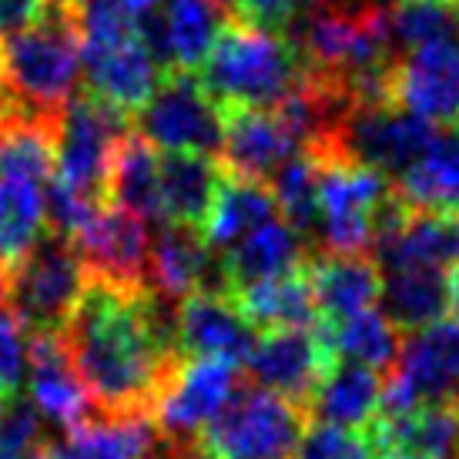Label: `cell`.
Listing matches in <instances>:
<instances>
[{"mask_svg":"<svg viewBox=\"0 0 459 459\" xmlns=\"http://www.w3.org/2000/svg\"><path fill=\"white\" fill-rule=\"evenodd\" d=\"M366 436L376 459H449L459 453V403L379 412Z\"/></svg>","mask_w":459,"mask_h":459,"instance_id":"obj_20","label":"cell"},{"mask_svg":"<svg viewBox=\"0 0 459 459\" xmlns=\"http://www.w3.org/2000/svg\"><path fill=\"white\" fill-rule=\"evenodd\" d=\"M51 446L48 420L21 393L0 395V459H38Z\"/></svg>","mask_w":459,"mask_h":459,"instance_id":"obj_35","label":"cell"},{"mask_svg":"<svg viewBox=\"0 0 459 459\" xmlns=\"http://www.w3.org/2000/svg\"><path fill=\"white\" fill-rule=\"evenodd\" d=\"M433 131L436 125L409 115L393 101H352L329 131V138L316 148H329L395 181L420 158Z\"/></svg>","mask_w":459,"mask_h":459,"instance_id":"obj_10","label":"cell"},{"mask_svg":"<svg viewBox=\"0 0 459 459\" xmlns=\"http://www.w3.org/2000/svg\"><path fill=\"white\" fill-rule=\"evenodd\" d=\"M38 459H77V456H74V453H71V449H65V446H54V443H51V446L44 449V453H40Z\"/></svg>","mask_w":459,"mask_h":459,"instance_id":"obj_42","label":"cell"},{"mask_svg":"<svg viewBox=\"0 0 459 459\" xmlns=\"http://www.w3.org/2000/svg\"><path fill=\"white\" fill-rule=\"evenodd\" d=\"M449 279L443 268H395L383 272L379 312L399 332H420L433 322L446 319Z\"/></svg>","mask_w":459,"mask_h":459,"instance_id":"obj_27","label":"cell"},{"mask_svg":"<svg viewBox=\"0 0 459 459\" xmlns=\"http://www.w3.org/2000/svg\"><path fill=\"white\" fill-rule=\"evenodd\" d=\"M27 376V335L7 308H0V395L17 393Z\"/></svg>","mask_w":459,"mask_h":459,"instance_id":"obj_38","label":"cell"},{"mask_svg":"<svg viewBox=\"0 0 459 459\" xmlns=\"http://www.w3.org/2000/svg\"><path fill=\"white\" fill-rule=\"evenodd\" d=\"M308 281L322 325H335L369 312L383 292V272L372 255H312Z\"/></svg>","mask_w":459,"mask_h":459,"instance_id":"obj_24","label":"cell"},{"mask_svg":"<svg viewBox=\"0 0 459 459\" xmlns=\"http://www.w3.org/2000/svg\"><path fill=\"white\" fill-rule=\"evenodd\" d=\"M161 154V152H158ZM225 168L208 154H161L158 158V195H161V225L204 229L212 215Z\"/></svg>","mask_w":459,"mask_h":459,"instance_id":"obj_25","label":"cell"},{"mask_svg":"<svg viewBox=\"0 0 459 459\" xmlns=\"http://www.w3.org/2000/svg\"><path fill=\"white\" fill-rule=\"evenodd\" d=\"M395 51H412L433 40L459 38L456 0H395L389 7Z\"/></svg>","mask_w":459,"mask_h":459,"instance_id":"obj_34","label":"cell"},{"mask_svg":"<svg viewBox=\"0 0 459 459\" xmlns=\"http://www.w3.org/2000/svg\"><path fill=\"white\" fill-rule=\"evenodd\" d=\"M88 285L77 245L48 229L38 245L4 268V295L24 335H61Z\"/></svg>","mask_w":459,"mask_h":459,"instance_id":"obj_6","label":"cell"},{"mask_svg":"<svg viewBox=\"0 0 459 459\" xmlns=\"http://www.w3.org/2000/svg\"><path fill=\"white\" fill-rule=\"evenodd\" d=\"M225 138H221V168L235 178L262 181L279 171L292 154L306 152L289 117L279 108H221Z\"/></svg>","mask_w":459,"mask_h":459,"instance_id":"obj_16","label":"cell"},{"mask_svg":"<svg viewBox=\"0 0 459 459\" xmlns=\"http://www.w3.org/2000/svg\"><path fill=\"white\" fill-rule=\"evenodd\" d=\"M231 299L258 332L308 329L312 322L319 319L312 281H308V262L302 268L289 272V275L248 285V289L235 292Z\"/></svg>","mask_w":459,"mask_h":459,"instance_id":"obj_28","label":"cell"},{"mask_svg":"<svg viewBox=\"0 0 459 459\" xmlns=\"http://www.w3.org/2000/svg\"><path fill=\"white\" fill-rule=\"evenodd\" d=\"M48 229V185L30 178H0V268L30 252Z\"/></svg>","mask_w":459,"mask_h":459,"instance_id":"obj_31","label":"cell"},{"mask_svg":"<svg viewBox=\"0 0 459 459\" xmlns=\"http://www.w3.org/2000/svg\"><path fill=\"white\" fill-rule=\"evenodd\" d=\"M225 4H229L231 21H242V24H252L258 30L289 38L308 0H225Z\"/></svg>","mask_w":459,"mask_h":459,"instance_id":"obj_37","label":"cell"},{"mask_svg":"<svg viewBox=\"0 0 459 459\" xmlns=\"http://www.w3.org/2000/svg\"><path fill=\"white\" fill-rule=\"evenodd\" d=\"M268 192L279 204V215L299 229L312 245V231L319 221V165L316 154L299 152L268 178Z\"/></svg>","mask_w":459,"mask_h":459,"instance_id":"obj_33","label":"cell"},{"mask_svg":"<svg viewBox=\"0 0 459 459\" xmlns=\"http://www.w3.org/2000/svg\"><path fill=\"white\" fill-rule=\"evenodd\" d=\"M306 65L292 38L229 21L202 65V84L221 108H279L302 88Z\"/></svg>","mask_w":459,"mask_h":459,"instance_id":"obj_3","label":"cell"},{"mask_svg":"<svg viewBox=\"0 0 459 459\" xmlns=\"http://www.w3.org/2000/svg\"><path fill=\"white\" fill-rule=\"evenodd\" d=\"M389 98L429 125L459 121V38L403 51L389 77Z\"/></svg>","mask_w":459,"mask_h":459,"instance_id":"obj_14","label":"cell"},{"mask_svg":"<svg viewBox=\"0 0 459 459\" xmlns=\"http://www.w3.org/2000/svg\"><path fill=\"white\" fill-rule=\"evenodd\" d=\"M292 459H376V453L366 433L316 422L312 429H306Z\"/></svg>","mask_w":459,"mask_h":459,"instance_id":"obj_36","label":"cell"},{"mask_svg":"<svg viewBox=\"0 0 459 459\" xmlns=\"http://www.w3.org/2000/svg\"><path fill=\"white\" fill-rule=\"evenodd\" d=\"M148 289L168 299H188L195 292L229 295L221 255L204 242V235L188 225H161L152 238L148 255Z\"/></svg>","mask_w":459,"mask_h":459,"instance_id":"obj_17","label":"cell"},{"mask_svg":"<svg viewBox=\"0 0 459 459\" xmlns=\"http://www.w3.org/2000/svg\"><path fill=\"white\" fill-rule=\"evenodd\" d=\"M71 242L91 279H104L125 289H148V255L152 231L148 221L121 204H104Z\"/></svg>","mask_w":459,"mask_h":459,"instance_id":"obj_15","label":"cell"},{"mask_svg":"<svg viewBox=\"0 0 459 459\" xmlns=\"http://www.w3.org/2000/svg\"><path fill=\"white\" fill-rule=\"evenodd\" d=\"M446 279H449V302H453V308L459 312V258L453 262V268L446 272Z\"/></svg>","mask_w":459,"mask_h":459,"instance_id":"obj_41","label":"cell"},{"mask_svg":"<svg viewBox=\"0 0 459 459\" xmlns=\"http://www.w3.org/2000/svg\"><path fill=\"white\" fill-rule=\"evenodd\" d=\"M449 459H459V453H456V456H449Z\"/></svg>","mask_w":459,"mask_h":459,"instance_id":"obj_44","label":"cell"},{"mask_svg":"<svg viewBox=\"0 0 459 459\" xmlns=\"http://www.w3.org/2000/svg\"><path fill=\"white\" fill-rule=\"evenodd\" d=\"M51 4L54 0H0V38L17 34L27 24H34Z\"/></svg>","mask_w":459,"mask_h":459,"instance_id":"obj_40","label":"cell"},{"mask_svg":"<svg viewBox=\"0 0 459 459\" xmlns=\"http://www.w3.org/2000/svg\"><path fill=\"white\" fill-rule=\"evenodd\" d=\"M185 459H212V456H204L202 449H198V446H192V449H188V453H185Z\"/></svg>","mask_w":459,"mask_h":459,"instance_id":"obj_43","label":"cell"},{"mask_svg":"<svg viewBox=\"0 0 459 459\" xmlns=\"http://www.w3.org/2000/svg\"><path fill=\"white\" fill-rule=\"evenodd\" d=\"M158 158L148 141H141L134 131L125 134L117 144L115 165H111V188L108 198L111 204H121L144 221L161 225V195H158Z\"/></svg>","mask_w":459,"mask_h":459,"instance_id":"obj_32","label":"cell"},{"mask_svg":"<svg viewBox=\"0 0 459 459\" xmlns=\"http://www.w3.org/2000/svg\"><path fill=\"white\" fill-rule=\"evenodd\" d=\"M131 131L161 154H221L225 111L204 91L202 77L188 71H168L152 98L144 101Z\"/></svg>","mask_w":459,"mask_h":459,"instance_id":"obj_9","label":"cell"},{"mask_svg":"<svg viewBox=\"0 0 459 459\" xmlns=\"http://www.w3.org/2000/svg\"><path fill=\"white\" fill-rule=\"evenodd\" d=\"M61 342L98 416H152L185 362L175 299L91 275Z\"/></svg>","mask_w":459,"mask_h":459,"instance_id":"obj_1","label":"cell"},{"mask_svg":"<svg viewBox=\"0 0 459 459\" xmlns=\"http://www.w3.org/2000/svg\"><path fill=\"white\" fill-rule=\"evenodd\" d=\"M131 121L104 101L81 94L67 104L54 125V178L61 192L91 204H108L111 165Z\"/></svg>","mask_w":459,"mask_h":459,"instance_id":"obj_7","label":"cell"},{"mask_svg":"<svg viewBox=\"0 0 459 459\" xmlns=\"http://www.w3.org/2000/svg\"><path fill=\"white\" fill-rule=\"evenodd\" d=\"M74 17L88 94L121 111L125 117L138 115L144 101L165 81V65L154 54L144 27L98 11H74Z\"/></svg>","mask_w":459,"mask_h":459,"instance_id":"obj_4","label":"cell"},{"mask_svg":"<svg viewBox=\"0 0 459 459\" xmlns=\"http://www.w3.org/2000/svg\"><path fill=\"white\" fill-rule=\"evenodd\" d=\"M312 258V245L299 229H292L285 218H272L252 235H245L238 245L221 252V272L229 295L242 292L248 285L289 275Z\"/></svg>","mask_w":459,"mask_h":459,"instance_id":"obj_22","label":"cell"},{"mask_svg":"<svg viewBox=\"0 0 459 459\" xmlns=\"http://www.w3.org/2000/svg\"><path fill=\"white\" fill-rule=\"evenodd\" d=\"M393 185L409 212L459 218V121L436 128L420 158Z\"/></svg>","mask_w":459,"mask_h":459,"instance_id":"obj_23","label":"cell"},{"mask_svg":"<svg viewBox=\"0 0 459 459\" xmlns=\"http://www.w3.org/2000/svg\"><path fill=\"white\" fill-rule=\"evenodd\" d=\"M332 362L335 359L316 325L262 332L255 349L245 359V372H248L245 379L306 409L312 393L325 379V372L332 369Z\"/></svg>","mask_w":459,"mask_h":459,"instance_id":"obj_13","label":"cell"},{"mask_svg":"<svg viewBox=\"0 0 459 459\" xmlns=\"http://www.w3.org/2000/svg\"><path fill=\"white\" fill-rule=\"evenodd\" d=\"M322 342L329 345L335 362H356L372 372L393 369L399 349H403V332L385 319L379 308H369L356 319L335 322V325H316Z\"/></svg>","mask_w":459,"mask_h":459,"instance_id":"obj_30","label":"cell"},{"mask_svg":"<svg viewBox=\"0 0 459 459\" xmlns=\"http://www.w3.org/2000/svg\"><path fill=\"white\" fill-rule=\"evenodd\" d=\"M27 383H30V403L40 409V416L61 426L65 433L94 416L91 412L94 403H91L84 383L77 379L61 335H30L27 339Z\"/></svg>","mask_w":459,"mask_h":459,"instance_id":"obj_21","label":"cell"},{"mask_svg":"<svg viewBox=\"0 0 459 459\" xmlns=\"http://www.w3.org/2000/svg\"><path fill=\"white\" fill-rule=\"evenodd\" d=\"M308 426L299 403L245 383L198 439L212 459H292Z\"/></svg>","mask_w":459,"mask_h":459,"instance_id":"obj_8","label":"cell"},{"mask_svg":"<svg viewBox=\"0 0 459 459\" xmlns=\"http://www.w3.org/2000/svg\"><path fill=\"white\" fill-rule=\"evenodd\" d=\"M319 165V221L312 242L316 255H372L376 225L395 185L376 168L349 161L329 148H308Z\"/></svg>","mask_w":459,"mask_h":459,"instance_id":"obj_5","label":"cell"},{"mask_svg":"<svg viewBox=\"0 0 459 459\" xmlns=\"http://www.w3.org/2000/svg\"><path fill=\"white\" fill-rule=\"evenodd\" d=\"M81 38L67 0H54L34 24L0 38V108L11 115L57 121L77 98Z\"/></svg>","mask_w":459,"mask_h":459,"instance_id":"obj_2","label":"cell"},{"mask_svg":"<svg viewBox=\"0 0 459 459\" xmlns=\"http://www.w3.org/2000/svg\"><path fill=\"white\" fill-rule=\"evenodd\" d=\"M279 218V204L268 192V185L248 178H235L225 171V181L218 188V198L212 204V215L204 221V242L215 248L218 255L238 245L245 235L262 229L265 221Z\"/></svg>","mask_w":459,"mask_h":459,"instance_id":"obj_29","label":"cell"},{"mask_svg":"<svg viewBox=\"0 0 459 459\" xmlns=\"http://www.w3.org/2000/svg\"><path fill=\"white\" fill-rule=\"evenodd\" d=\"M456 4H459V0H456Z\"/></svg>","mask_w":459,"mask_h":459,"instance_id":"obj_45","label":"cell"},{"mask_svg":"<svg viewBox=\"0 0 459 459\" xmlns=\"http://www.w3.org/2000/svg\"><path fill=\"white\" fill-rule=\"evenodd\" d=\"M77 13L81 11H98V13H115V17H125V21H134V24H144L152 21L161 0H67Z\"/></svg>","mask_w":459,"mask_h":459,"instance_id":"obj_39","label":"cell"},{"mask_svg":"<svg viewBox=\"0 0 459 459\" xmlns=\"http://www.w3.org/2000/svg\"><path fill=\"white\" fill-rule=\"evenodd\" d=\"M231 21L225 0H165L152 21H144V34L154 54L168 71L202 67L208 54Z\"/></svg>","mask_w":459,"mask_h":459,"instance_id":"obj_18","label":"cell"},{"mask_svg":"<svg viewBox=\"0 0 459 459\" xmlns=\"http://www.w3.org/2000/svg\"><path fill=\"white\" fill-rule=\"evenodd\" d=\"M459 403V316L409 332L383 395V412Z\"/></svg>","mask_w":459,"mask_h":459,"instance_id":"obj_11","label":"cell"},{"mask_svg":"<svg viewBox=\"0 0 459 459\" xmlns=\"http://www.w3.org/2000/svg\"><path fill=\"white\" fill-rule=\"evenodd\" d=\"M258 342V329L245 319L231 295L195 292L178 302V345L185 359L245 362Z\"/></svg>","mask_w":459,"mask_h":459,"instance_id":"obj_19","label":"cell"},{"mask_svg":"<svg viewBox=\"0 0 459 459\" xmlns=\"http://www.w3.org/2000/svg\"><path fill=\"white\" fill-rule=\"evenodd\" d=\"M385 383L379 372L356 366V362H332L319 389L312 393L306 412L339 429H369L383 412Z\"/></svg>","mask_w":459,"mask_h":459,"instance_id":"obj_26","label":"cell"},{"mask_svg":"<svg viewBox=\"0 0 459 459\" xmlns=\"http://www.w3.org/2000/svg\"><path fill=\"white\" fill-rule=\"evenodd\" d=\"M242 389L238 362L229 359H185L165 395L158 399L152 420L178 443H198L202 433L225 412L231 395Z\"/></svg>","mask_w":459,"mask_h":459,"instance_id":"obj_12","label":"cell"}]
</instances>
